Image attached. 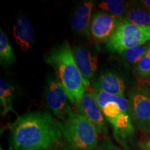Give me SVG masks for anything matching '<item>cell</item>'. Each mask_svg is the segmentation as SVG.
Segmentation results:
<instances>
[{
	"mask_svg": "<svg viewBox=\"0 0 150 150\" xmlns=\"http://www.w3.org/2000/svg\"><path fill=\"white\" fill-rule=\"evenodd\" d=\"M9 129L11 147L14 150H47L63 138L61 122L46 112L18 115Z\"/></svg>",
	"mask_w": 150,
	"mask_h": 150,
	"instance_id": "obj_1",
	"label": "cell"
},
{
	"mask_svg": "<svg viewBox=\"0 0 150 150\" xmlns=\"http://www.w3.org/2000/svg\"><path fill=\"white\" fill-rule=\"evenodd\" d=\"M44 59L47 64L54 68L58 80L61 82L69 100L74 106H77L86 88L68 42L63 41L61 44L54 47L47 53Z\"/></svg>",
	"mask_w": 150,
	"mask_h": 150,
	"instance_id": "obj_2",
	"label": "cell"
},
{
	"mask_svg": "<svg viewBox=\"0 0 150 150\" xmlns=\"http://www.w3.org/2000/svg\"><path fill=\"white\" fill-rule=\"evenodd\" d=\"M86 91L93 95L105 119L111 125L116 140L125 146L127 140L134 134L129 100L125 96H113L93 88Z\"/></svg>",
	"mask_w": 150,
	"mask_h": 150,
	"instance_id": "obj_3",
	"label": "cell"
},
{
	"mask_svg": "<svg viewBox=\"0 0 150 150\" xmlns=\"http://www.w3.org/2000/svg\"><path fill=\"white\" fill-rule=\"evenodd\" d=\"M62 135L69 150H95L99 134L96 127L81 114L71 109L61 122Z\"/></svg>",
	"mask_w": 150,
	"mask_h": 150,
	"instance_id": "obj_4",
	"label": "cell"
},
{
	"mask_svg": "<svg viewBox=\"0 0 150 150\" xmlns=\"http://www.w3.org/2000/svg\"><path fill=\"white\" fill-rule=\"evenodd\" d=\"M149 41L150 27L134 25L122 19L119 20L106 47L108 51L122 54L130 49L145 45Z\"/></svg>",
	"mask_w": 150,
	"mask_h": 150,
	"instance_id": "obj_5",
	"label": "cell"
},
{
	"mask_svg": "<svg viewBox=\"0 0 150 150\" xmlns=\"http://www.w3.org/2000/svg\"><path fill=\"white\" fill-rule=\"evenodd\" d=\"M131 115L137 128L145 134L150 132V88H135L129 95Z\"/></svg>",
	"mask_w": 150,
	"mask_h": 150,
	"instance_id": "obj_6",
	"label": "cell"
},
{
	"mask_svg": "<svg viewBox=\"0 0 150 150\" xmlns=\"http://www.w3.org/2000/svg\"><path fill=\"white\" fill-rule=\"evenodd\" d=\"M45 99L48 107L58 119L64 120L71 110L69 98L58 79L49 80L45 91Z\"/></svg>",
	"mask_w": 150,
	"mask_h": 150,
	"instance_id": "obj_7",
	"label": "cell"
},
{
	"mask_svg": "<svg viewBox=\"0 0 150 150\" xmlns=\"http://www.w3.org/2000/svg\"><path fill=\"white\" fill-rule=\"evenodd\" d=\"M78 113L81 114L93 124L99 135L108 134V129L104 116L93 95L86 91L79 104L76 106Z\"/></svg>",
	"mask_w": 150,
	"mask_h": 150,
	"instance_id": "obj_8",
	"label": "cell"
},
{
	"mask_svg": "<svg viewBox=\"0 0 150 150\" xmlns=\"http://www.w3.org/2000/svg\"><path fill=\"white\" fill-rule=\"evenodd\" d=\"M119 20L108 13H97L93 16L90 26L92 38L98 42L106 43L113 34Z\"/></svg>",
	"mask_w": 150,
	"mask_h": 150,
	"instance_id": "obj_9",
	"label": "cell"
},
{
	"mask_svg": "<svg viewBox=\"0 0 150 150\" xmlns=\"http://www.w3.org/2000/svg\"><path fill=\"white\" fill-rule=\"evenodd\" d=\"M72 50L75 63L83 79L86 88L88 89L91 87V81L98 67L97 57L82 47H74Z\"/></svg>",
	"mask_w": 150,
	"mask_h": 150,
	"instance_id": "obj_10",
	"label": "cell"
},
{
	"mask_svg": "<svg viewBox=\"0 0 150 150\" xmlns=\"http://www.w3.org/2000/svg\"><path fill=\"white\" fill-rule=\"evenodd\" d=\"M93 89L113 96H124L125 86L120 76L113 72H106L94 82Z\"/></svg>",
	"mask_w": 150,
	"mask_h": 150,
	"instance_id": "obj_11",
	"label": "cell"
},
{
	"mask_svg": "<svg viewBox=\"0 0 150 150\" xmlns=\"http://www.w3.org/2000/svg\"><path fill=\"white\" fill-rule=\"evenodd\" d=\"M93 8V1H86L78 6L71 21V26L74 31L79 34L88 33Z\"/></svg>",
	"mask_w": 150,
	"mask_h": 150,
	"instance_id": "obj_12",
	"label": "cell"
},
{
	"mask_svg": "<svg viewBox=\"0 0 150 150\" xmlns=\"http://www.w3.org/2000/svg\"><path fill=\"white\" fill-rule=\"evenodd\" d=\"M13 36L22 51L26 52L29 50L34 38V32L27 18L20 16L17 19L13 26Z\"/></svg>",
	"mask_w": 150,
	"mask_h": 150,
	"instance_id": "obj_13",
	"label": "cell"
},
{
	"mask_svg": "<svg viewBox=\"0 0 150 150\" xmlns=\"http://www.w3.org/2000/svg\"><path fill=\"white\" fill-rule=\"evenodd\" d=\"M123 19L134 25L150 27V11L138 2H131Z\"/></svg>",
	"mask_w": 150,
	"mask_h": 150,
	"instance_id": "obj_14",
	"label": "cell"
},
{
	"mask_svg": "<svg viewBox=\"0 0 150 150\" xmlns=\"http://www.w3.org/2000/svg\"><path fill=\"white\" fill-rule=\"evenodd\" d=\"M129 3L122 0H104L99 4L98 8L122 20L128 8Z\"/></svg>",
	"mask_w": 150,
	"mask_h": 150,
	"instance_id": "obj_15",
	"label": "cell"
},
{
	"mask_svg": "<svg viewBox=\"0 0 150 150\" xmlns=\"http://www.w3.org/2000/svg\"><path fill=\"white\" fill-rule=\"evenodd\" d=\"M13 99V88L4 79H0V102L2 115H6L10 111H13L12 106Z\"/></svg>",
	"mask_w": 150,
	"mask_h": 150,
	"instance_id": "obj_16",
	"label": "cell"
},
{
	"mask_svg": "<svg viewBox=\"0 0 150 150\" xmlns=\"http://www.w3.org/2000/svg\"><path fill=\"white\" fill-rule=\"evenodd\" d=\"M0 61L4 66L11 65L16 61V56L10 42L3 30H0Z\"/></svg>",
	"mask_w": 150,
	"mask_h": 150,
	"instance_id": "obj_17",
	"label": "cell"
},
{
	"mask_svg": "<svg viewBox=\"0 0 150 150\" xmlns=\"http://www.w3.org/2000/svg\"><path fill=\"white\" fill-rule=\"evenodd\" d=\"M149 48V43L130 49L122 53L124 60L131 64H136L145 57Z\"/></svg>",
	"mask_w": 150,
	"mask_h": 150,
	"instance_id": "obj_18",
	"label": "cell"
},
{
	"mask_svg": "<svg viewBox=\"0 0 150 150\" xmlns=\"http://www.w3.org/2000/svg\"><path fill=\"white\" fill-rule=\"evenodd\" d=\"M135 74L141 83H144L150 77V59L144 57L139 62L134 65Z\"/></svg>",
	"mask_w": 150,
	"mask_h": 150,
	"instance_id": "obj_19",
	"label": "cell"
},
{
	"mask_svg": "<svg viewBox=\"0 0 150 150\" xmlns=\"http://www.w3.org/2000/svg\"><path fill=\"white\" fill-rule=\"evenodd\" d=\"M97 150H122L117 146L112 144L110 140H106L103 143L101 144L97 148Z\"/></svg>",
	"mask_w": 150,
	"mask_h": 150,
	"instance_id": "obj_20",
	"label": "cell"
},
{
	"mask_svg": "<svg viewBox=\"0 0 150 150\" xmlns=\"http://www.w3.org/2000/svg\"><path fill=\"white\" fill-rule=\"evenodd\" d=\"M138 2L142 6L150 11V0H141V1H138Z\"/></svg>",
	"mask_w": 150,
	"mask_h": 150,
	"instance_id": "obj_21",
	"label": "cell"
},
{
	"mask_svg": "<svg viewBox=\"0 0 150 150\" xmlns=\"http://www.w3.org/2000/svg\"><path fill=\"white\" fill-rule=\"evenodd\" d=\"M143 150H150V140L146 142L145 145H144Z\"/></svg>",
	"mask_w": 150,
	"mask_h": 150,
	"instance_id": "obj_22",
	"label": "cell"
},
{
	"mask_svg": "<svg viewBox=\"0 0 150 150\" xmlns=\"http://www.w3.org/2000/svg\"><path fill=\"white\" fill-rule=\"evenodd\" d=\"M142 85H150V77L148 80L146 81L145 82H144V83H142Z\"/></svg>",
	"mask_w": 150,
	"mask_h": 150,
	"instance_id": "obj_23",
	"label": "cell"
},
{
	"mask_svg": "<svg viewBox=\"0 0 150 150\" xmlns=\"http://www.w3.org/2000/svg\"><path fill=\"white\" fill-rule=\"evenodd\" d=\"M146 56H147V57H149V59H150V43H149V50H148L147 53V54H146Z\"/></svg>",
	"mask_w": 150,
	"mask_h": 150,
	"instance_id": "obj_24",
	"label": "cell"
},
{
	"mask_svg": "<svg viewBox=\"0 0 150 150\" xmlns=\"http://www.w3.org/2000/svg\"><path fill=\"white\" fill-rule=\"evenodd\" d=\"M47 150H60V149H57V148L53 147V148H52V149H47Z\"/></svg>",
	"mask_w": 150,
	"mask_h": 150,
	"instance_id": "obj_25",
	"label": "cell"
},
{
	"mask_svg": "<svg viewBox=\"0 0 150 150\" xmlns=\"http://www.w3.org/2000/svg\"><path fill=\"white\" fill-rule=\"evenodd\" d=\"M0 150H4V149H1H1H0Z\"/></svg>",
	"mask_w": 150,
	"mask_h": 150,
	"instance_id": "obj_26",
	"label": "cell"
}]
</instances>
